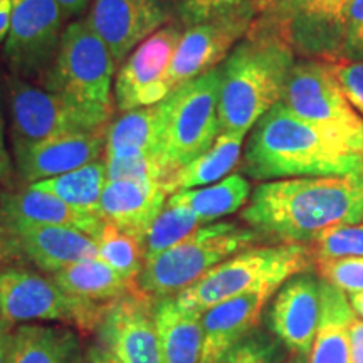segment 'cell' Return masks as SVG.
Listing matches in <instances>:
<instances>
[{"instance_id":"1","label":"cell","mask_w":363,"mask_h":363,"mask_svg":"<svg viewBox=\"0 0 363 363\" xmlns=\"http://www.w3.org/2000/svg\"><path fill=\"white\" fill-rule=\"evenodd\" d=\"M242 219L279 244L313 242L330 227L363 220V172L266 182L251 194Z\"/></svg>"},{"instance_id":"2","label":"cell","mask_w":363,"mask_h":363,"mask_svg":"<svg viewBox=\"0 0 363 363\" xmlns=\"http://www.w3.org/2000/svg\"><path fill=\"white\" fill-rule=\"evenodd\" d=\"M294 51L283 35L254 19L251 29L222 65L220 133L244 135L283 101L294 66Z\"/></svg>"},{"instance_id":"3","label":"cell","mask_w":363,"mask_h":363,"mask_svg":"<svg viewBox=\"0 0 363 363\" xmlns=\"http://www.w3.org/2000/svg\"><path fill=\"white\" fill-rule=\"evenodd\" d=\"M242 172L257 182L340 177L363 172V157L333 143L279 103L254 125Z\"/></svg>"},{"instance_id":"4","label":"cell","mask_w":363,"mask_h":363,"mask_svg":"<svg viewBox=\"0 0 363 363\" xmlns=\"http://www.w3.org/2000/svg\"><path fill=\"white\" fill-rule=\"evenodd\" d=\"M311 259V249L305 244L249 247L220 262L175 298L187 310L203 313L242 294L276 293L293 276L306 272Z\"/></svg>"},{"instance_id":"5","label":"cell","mask_w":363,"mask_h":363,"mask_svg":"<svg viewBox=\"0 0 363 363\" xmlns=\"http://www.w3.org/2000/svg\"><path fill=\"white\" fill-rule=\"evenodd\" d=\"M261 235L234 222L199 227L177 246L145 261L136 288L150 298H172L229 257L252 247Z\"/></svg>"},{"instance_id":"6","label":"cell","mask_w":363,"mask_h":363,"mask_svg":"<svg viewBox=\"0 0 363 363\" xmlns=\"http://www.w3.org/2000/svg\"><path fill=\"white\" fill-rule=\"evenodd\" d=\"M116 65L106 44L86 21H76L62 33L49 69L40 76L44 89L61 94L86 110L113 116V74Z\"/></svg>"},{"instance_id":"7","label":"cell","mask_w":363,"mask_h":363,"mask_svg":"<svg viewBox=\"0 0 363 363\" xmlns=\"http://www.w3.org/2000/svg\"><path fill=\"white\" fill-rule=\"evenodd\" d=\"M281 103L333 143L363 157V118L343 94L326 61L294 62Z\"/></svg>"},{"instance_id":"8","label":"cell","mask_w":363,"mask_h":363,"mask_svg":"<svg viewBox=\"0 0 363 363\" xmlns=\"http://www.w3.org/2000/svg\"><path fill=\"white\" fill-rule=\"evenodd\" d=\"M220 79L222 66L179 86L167 96L163 160L170 177L219 138Z\"/></svg>"},{"instance_id":"9","label":"cell","mask_w":363,"mask_h":363,"mask_svg":"<svg viewBox=\"0 0 363 363\" xmlns=\"http://www.w3.org/2000/svg\"><path fill=\"white\" fill-rule=\"evenodd\" d=\"M72 298L52 279L21 266L0 271V320L6 323L24 321H66L83 331L98 330L106 308Z\"/></svg>"},{"instance_id":"10","label":"cell","mask_w":363,"mask_h":363,"mask_svg":"<svg viewBox=\"0 0 363 363\" xmlns=\"http://www.w3.org/2000/svg\"><path fill=\"white\" fill-rule=\"evenodd\" d=\"M9 108L13 150L59 136L104 130L111 120L21 78L11 79Z\"/></svg>"},{"instance_id":"11","label":"cell","mask_w":363,"mask_h":363,"mask_svg":"<svg viewBox=\"0 0 363 363\" xmlns=\"http://www.w3.org/2000/svg\"><path fill=\"white\" fill-rule=\"evenodd\" d=\"M353 0H276L257 21L264 22L306 59L337 61L345 21Z\"/></svg>"},{"instance_id":"12","label":"cell","mask_w":363,"mask_h":363,"mask_svg":"<svg viewBox=\"0 0 363 363\" xmlns=\"http://www.w3.org/2000/svg\"><path fill=\"white\" fill-rule=\"evenodd\" d=\"M66 13L56 0H12L6 57L17 76H40L49 69L62 38Z\"/></svg>"},{"instance_id":"13","label":"cell","mask_w":363,"mask_h":363,"mask_svg":"<svg viewBox=\"0 0 363 363\" xmlns=\"http://www.w3.org/2000/svg\"><path fill=\"white\" fill-rule=\"evenodd\" d=\"M182 34L180 26L167 24L130 54L115 81L118 110L128 113L153 106L169 96V69Z\"/></svg>"},{"instance_id":"14","label":"cell","mask_w":363,"mask_h":363,"mask_svg":"<svg viewBox=\"0 0 363 363\" xmlns=\"http://www.w3.org/2000/svg\"><path fill=\"white\" fill-rule=\"evenodd\" d=\"M254 19V11H244L187 27L177 45L169 69L172 91L219 67V62L225 61L235 45L246 38Z\"/></svg>"},{"instance_id":"15","label":"cell","mask_w":363,"mask_h":363,"mask_svg":"<svg viewBox=\"0 0 363 363\" xmlns=\"http://www.w3.org/2000/svg\"><path fill=\"white\" fill-rule=\"evenodd\" d=\"M169 17L163 0H93L86 22L121 66L143 40L165 27Z\"/></svg>"},{"instance_id":"16","label":"cell","mask_w":363,"mask_h":363,"mask_svg":"<svg viewBox=\"0 0 363 363\" xmlns=\"http://www.w3.org/2000/svg\"><path fill=\"white\" fill-rule=\"evenodd\" d=\"M98 331L101 347L120 363H165L153 321V301L140 289L111 303Z\"/></svg>"},{"instance_id":"17","label":"cell","mask_w":363,"mask_h":363,"mask_svg":"<svg viewBox=\"0 0 363 363\" xmlns=\"http://www.w3.org/2000/svg\"><path fill=\"white\" fill-rule=\"evenodd\" d=\"M323 311V279L301 272L281 286L269 311L276 338L293 355H310Z\"/></svg>"},{"instance_id":"18","label":"cell","mask_w":363,"mask_h":363,"mask_svg":"<svg viewBox=\"0 0 363 363\" xmlns=\"http://www.w3.org/2000/svg\"><path fill=\"white\" fill-rule=\"evenodd\" d=\"M106 133L108 128L66 135L13 150L21 180L26 185H33L101 160V153L106 150Z\"/></svg>"},{"instance_id":"19","label":"cell","mask_w":363,"mask_h":363,"mask_svg":"<svg viewBox=\"0 0 363 363\" xmlns=\"http://www.w3.org/2000/svg\"><path fill=\"white\" fill-rule=\"evenodd\" d=\"M167 201L162 182L108 180L99 201V219L143 240Z\"/></svg>"},{"instance_id":"20","label":"cell","mask_w":363,"mask_h":363,"mask_svg":"<svg viewBox=\"0 0 363 363\" xmlns=\"http://www.w3.org/2000/svg\"><path fill=\"white\" fill-rule=\"evenodd\" d=\"M272 294L271 291L242 294L203 311L201 363H216L234 345L251 335Z\"/></svg>"},{"instance_id":"21","label":"cell","mask_w":363,"mask_h":363,"mask_svg":"<svg viewBox=\"0 0 363 363\" xmlns=\"http://www.w3.org/2000/svg\"><path fill=\"white\" fill-rule=\"evenodd\" d=\"M0 207L9 225H59L76 229L96 240L104 222L98 216L76 211L51 194L26 187L0 194Z\"/></svg>"},{"instance_id":"22","label":"cell","mask_w":363,"mask_h":363,"mask_svg":"<svg viewBox=\"0 0 363 363\" xmlns=\"http://www.w3.org/2000/svg\"><path fill=\"white\" fill-rule=\"evenodd\" d=\"M12 230L26 259L44 272L54 274L76 262L99 257L96 240L69 227L16 225Z\"/></svg>"},{"instance_id":"23","label":"cell","mask_w":363,"mask_h":363,"mask_svg":"<svg viewBox=\"0 0 363 363\" xmlns=\"http://www.w3.org/2000/svg\"><path fill=\"white\" fill-rule=\"evenodd\" d=\"M165 121L167 98L153 106L123 113V116L108 126L104 160H130L140 157L163 160Z\"/></svg>"},{"instance_id":"24","label":"cell","mask_w":363,"mask_h":363,"mask_svg":"<svg viewBox=\"0 0 363 363\" xmlns=\"http://www.w3.org/2000/svg\"><path fill=\"white\" fill-rule=\"evenodd\" d=\"M153 321L165 363H201L202 313L187 310L175 296L153 301Z\"/></svg>"},{"instance_id":"25","label":"cell","mask_w":363,"mask_h":363,"mask_svg":"<svg viewBox=\"0 0 363 363\" xmlns=\"http://www.w3.org/2000/svg\"><path fill=\"white\" fill-rule=\"evenodd\" d=\"M51 279L69 296L96 305H111L138 289L136 281L126 279L99 257L67 266Z\"/></svg>"},{"instance_id":"26","label":"cell","mask_w":363,"mask_h":363,"mask_svg":"<svg viewBox=\"0 0 363 363\" xmlns=\"http://www.w3.org/2000/svg\"><path fill=\"white\" fill-rule=\"evenodd\" d=\"M353 318L355 313L347 294L323 279V311L308 362L352 363L350 323Z\"/></svg>"},{"instance_id":"27","label":"cell","mask_w":363,"mask_h":363,"mask_svg":"<svg viewBox=\"0 0 363 363\" xmlns=\"http://www.w3.org/2000/svg\"><path fill=\"white\" fill-rule=\"evenodd\" d=\"M249 199V180L242 174H230L214 185L172 194L167 206L187 208L201 220V224H208L246 207Z\"/></svg>"},{"instance_id":"28","label":"cell","mask_w":363,"mask_h":363,"mask_svg":"<svg viewBox=\"0 0 363 363\" xmlns=\"http://www.w3.org/2000/svg\"><path fill=\"white\" fill-rule=\"evenodd\" d=\"M244 138L246 136L238 133H220L206 153L182 167L167 180L165 190L169 197L180 190L214 185L229 177L240 160Z\"/></svg>"},{"instance_id":"29","label":"cell","mask_w":363,"mask_h":363,"mask_svg":"<svg viewBox=\"0 0 363 363\" xmlns=\"http://www.w3.org/2000/svg\"><path fill=\"white\" fill-rule=\"evenodd\" d=\"M7 363H79L78 338L67 330L22 325L12 333Z\"/></svg>"},{"instance_id":"30","label":"cell","mask_w":363,"mask_h":363,"mask_svg":"<svg viewBox=\"0 0 363 363\" xmlns=\"http://www.w3.org/2000/svg\"><path fill=\"white\" fill-rule=\"evenodd\" d=\"M106 184V163L104 160H96L69 174L35 182L27 187L51 194L76 211L99 217V201Z\"/></svg>"},{"instance_id":"31","label":"cell","mask_w":363,"mask_h":363,"mask_svg":"<svg viewBox=\"0 0 363 363\" xmlns=\"http://www.w3.org/2000/svg\"><path fill=\"white\" fill-rule=\"evenodd\" d=\"M96 244L99 259L111 266L126 279L136 281L145 266V247L142 239L104 222Z\"/></svg>"},{"instance_id":"32","label":"cell","mask_w":363,"mask_h":363,"mask_svg":"<svg viewBox=\"0 0 363 363\" xmlns=\"http://www.w3.org/2000/svg\"><path fill=\"white\" fill-rule=\"evenodd\" d=\"M201 220L184 207H163L143 238L145 261L177 246L201 227Z\"/></svg>"},{"instance_id":"33","label":"cell","mask_w":363,"mask_h":363,"mask_svg":"<svg viewBox=\"0 0 363 363\" xmlns=\"http://www.w3.org/2000/svg\"><path fill=\"white\" fill-rule=\"evenodd\" d=\"M311 252L316 261L363 257V220L358 224L335 225L323 230L313 240Z\"/></svg>"},{"instance_id":"34","label":"cell","mask_w":363,"mask_h":363,"mask_svg":"<svg viewBox=\"0 0 363 363\" xmlns=\"http://www.w3.org/2000/svg\"><path fill=\"white\" fill-rule=\"evenodd\" d=\"M283 350L278 340L261 331H252L229 352L224 353L216 363H281Z\"/></svg>"},{"instance_id":"35","label":"cell","mask_w":363,"mask_h":363,"mask_svg":"<svg viewBox=\"0 0 363 363\" xmlns=\"http://www.w3.org/2000/svg\"><path fill=\"white\" fill-rule=\"evenodd\" d=\"M320 278L343 291L355 294L363 291V257H337L316 261Z\"/></svg>"},{"instance_id":"36","label":"cell","mask_w":363,"mask_h":363,"mask_svg":"<svg viewBox=\"0 0 363 363\" xmlns=\"http://www.w3.org/2000/svg\"><path fill=\"white\" fill-rule=\"evenodd\" d=\"M179 11L184 26L192 27L252 9L247 0H180Z\"/></svg>"},{"instance_id":"37","label":"cell","mask_w":363,"mask_h":363,"mask_svg":"<svg viewBox=\"0 0 363 363\" xmlns=\"http://www.w3.org/2000/svg\"><path fill=\"white\" fill-rule=\"evenodd\" d=\"M328 67L337 79L343 94L355 111L363 118V61H348V59H337L326 61Z\"/></svg>"},{"instance_id":"38","label":"cell","mask_w":363,"mask_h":363,"mask_svg":"<svg viewBox=\"0 0 363 363\" xmlns=\"http://www.w3.org/2000/svg\"><path fill=\"white\" fill-rule=\"evenodd\" d=\"M340 59L363 61V0H353L348 9Z\"/></svg>"},{"instance_id":"39","label":"cell","mask_w":363,"mask_h":363,"mask_svg":"<svg viewBox=\"0 0 363 363\" xmlns=\"http://www.w3.org/2000/svg\"><path fill=\"white\" fill-rule=\"evenodd\" d=\"M24 251H22L19 239L4 216L2 207H0V266L12 267L26 262Z\"/></svg>"},{"instance_id":"40","label":"cell","mask_w":363,"mask_h":363,"mask_svg":"<svg viewBox=\"0 0 363 363\" xmlns=\"http://www.w3.org/2000/svg\"><path fill=\"white\" fill-rule=\"evenodd\" d=\"M350 357L352 363H363V321L357 315L350 323Z\"/></svg>"},{"instance_id":"41","label":"cell","mask_w":363,"mask_h":363,"mask_svg":"<svg viewBox=\"0 0 363 363\" xmlns=\"http://www.w3.org/2000/svg\"><path fill=\"white\" fill-rule=\"evenodd\" d=\"M12 167L11 158H9L7 148H6V136H4V121L0 116V182H7L11 179Z\"/></svg>"},{"instance_id":"42","label":"cell","mask_w":363,"mask_h":363,"mask_svg":"<svg viewBox=\"0 0 363 363\" xmlns=\"http://www.w3.org/2000/svg\"><path fill=\"white\" fill-rule=\"evenodd\" d=\"M12 17V0H0V43L7 39L11 29Z\"/></svg>"},{"instance_id":"43","label":"cell","mask_w":363,"mask_h":363,"mask_svg":"<svg viewBox=\"0 0 363 363\" xmlns=\"http://www.w3.org/2000/svg\"><path fill=\"white\" fill-rule=\"evenodd\" d=\"M12 333L13 331H11V325L0 320V363H7L9 350H11L12 343Z\"/></svg>"},{"instance_id":"44","label":"cell","mask_w":363,"mask_h":363,"mask_svg":"<svg viewBox=\"0 0 363 363\" xmlns=\"http://www.w3.org/2000/svg\"><path fill=\"white\" fill-rule=\"evenodd\" d=\"M56 2L61 6L62 11H65L66 17H72V16H78L88 7L89 0H56Z\"/></svg>"},{"instance_id":"45","label":"cell","mask_w":363,"mask_h":363,"mask_svg":"<svg viewBox=\"0 0 363 363\" xmlns=\"http://www.w3.org/2000/svg\"><path fill=\"white\" fill-rule=\"evenodd\" d=\"M88 363H120L104 347H93L88 353Z\"/></svg>"},{"instance_id":"46","label":"cell","mask_w":363,"mask_h":363,"mask_svg":"<svg viewBox=\"0 0 363 363\" xmlns=\"http://www.w3.org/2000/svg\"><path fill=\"white\" fill-rule=\"evenodd\" d=\"M348 301H350V306L353 313L357 315V318H360L363 321V291L350 294V296H348Z\"/></svg>"},{"instance_id":"47","label":"cell","mask_w":363,"mask_h":363,"mask_svg":"<svg viewBox=\"0 0 363 363\" xmlns=\"http://www.w3.org/2000/svg\"><path fill=\"white\" fill-rule=\"evenodd\" d=\"M274 2L276 0H247V4L251 6V9L256 16H261L262 12H266Z\"/></svg>"},{"instance_id":"48","label":"cell","mask_w":363,"mask_h":363,"mask_svg":"<svg viewBox=\"0 0 363 363\" xmlns=\"http://www.w3.org/2000/svg\"><path fill=\"white\" fill-rule=\"evenodd\" d=\"M286 363H310L306 355H293Z\"/></svg>"}]
</instances>
